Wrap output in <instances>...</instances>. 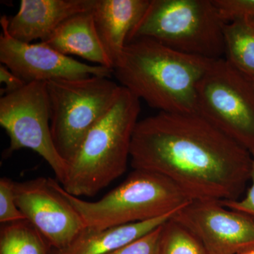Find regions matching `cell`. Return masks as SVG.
I'll list each match as a JSON object with an SVG mask.
<instances>
[{"label":"cell","instance_id":"cell-9","mask_svg":"<svg viewBox=\"0 0 254 254\" xmlns=\"http://www.w3.org/2000/svg\"><path fill=\"white\" fill-rule=\"evenodd\" d=\"M6 19V15L0 18V62L26 84L94 76L110 78L113 75L112 68L81 63L44 42L28 43L15 39L7 31Z\"/></svg>","mask_w":254,"mask_h":254},{"label":"cell","instance_id":"cell-24","mask_svg":"<svg viewBox=\"0 0 254 254\" xmlns=\"http://www.w3.org/2000/svg\"><path fill=\"white\" fill-rule=\"evenodd\" d=\"M240 254H254V249H253V250L247 251V252H244V253Z\"/></svg>","mask_w":254,"mask_h":254},{"label":"cell","instance_id":"cell-12","mask_svg":"<svg viewBox=\"0 0 254 254\" xmlns=\"http://www.w3.org/2000/svg\"><path fill=\"white\" fill-rule=\"evenodd\" d=\"M97 0H21L18 12L6 19L10 35L24 43L46 41L65 20L94 9Z\"/></svg>","mask_w":254,"mask_h":254},{"label":"cell","instance_id":"cell-14","mask_svg":"<svg viewBox=\"0 0 254 254\" xmlns=\"http://www.w3.org/2000/svg\"><path fill=\"white\" fill-rule=\"evenodd\" d=\"M62 54L73 55L113 69L95 27L93 10L73 15L65 20L46 41Z\"/></svg>","mask_w":254,"mask_h":254},{"label":"cell","instance_id":"cell-20","mask_svg":"<svg viewBox=\"0 0 254 254\" xmlns=\"http://www.w3.org/2000/svg\"><path fill=\"white\" fill-rule=\"evenodd\" d=\"M24 220L26 217L16 203L14 182L2 177L0 180V222L4 225Z\"/></svg>","mask_w":254,"mask_h":254},{"label":"cell","instance_id":"cell-8","mask_svg":"<svg viewBox=\"0 0 254 254\" xmlns=\"http://www.w3.org/2000/svg\"><path fill=\"white\" fill-rule=\"evenodd\" d=\"M0 125L9 138L6 155L23 148L46 160L63 184L68 163L55 148L50 129V108L46 82L27 83L0 98Z\"/></svg>","mask_w":254,"mask_h":254},{"label":"cell","instance_id":"cell-5","mask_svg":"<svg viewBox=\"0 0 254 254\" xmlns=\"http://www.w3.org/2000/svg\"><path fill=\"white\" fill-rule=\"evenodd\" d=\"M225 24L213 0H150L127 43L148 38L185 54L222 59Z\"/></svg>","mask_w":254,"mask_h":254},{"label":"cell","instance_id":"cell-13","mask_svg":"<svg viewBox=\"0 0 254 254\" xmlns=\"http://www.w3.org/2000/svg\"><path fill=\"white\" fill-rule=\"evenodd\" d=\"M150 0H97L95 27L106 54L115 66L130 33L141 21Z\"/></svg>","mask_w":254,"mask_h":254},{"label":"cell","instance_id":"cell-25","mask_svg":"<svg viewBox=\"0 0 254 254\" xmlns=\"http://www.w3.org/2000/svg\"></svg>","mask_w":254,"mask_h":254},{"label":"cell","instance_id":"cell-4","mask_svg":"<svg viewBox=\"0 0 254 254\" xmlns=\"http://www.w3.org/2000/svg\"><path fill=\"white\" fill-rule=\"evenodd\" d=\"M55 186L88 228H110L154 220L173 215L192 201L171 180L146 170H133L121 185L96 201L70 194L57 180Z\"/></svg>","mask_w":254,"mask_h":254},{"label":"cell","instance_id":"cell-11","mask_svg":"<svg viewBox=\"0 0 254 254\" xmlns=\"http://www.w3.org/2000/svg\"><path fill=\"white\" fill-rule=\"evenodd\" d=\"M14 193L18 208L51 250L66 247L85 228L81 217L60 193L53 179L14 182Z\"/></svg>","mask_w":254,"mask_h":254},{"label":"cell","instance_id":"cell-21","mask_svg":"<svg viewBox=\"0 0 254 254\" xmlns=\"http://www.w3.org/2000/svg\"><path fill=\"white\" fill-rule=\"evenodd\" d=\"M163 225L134 242L107 254H160V235Z\"/></svg>","mask_w":254,"mask_h":254},{"label":"cell","instance_id":"cell-23","mask_svg":"<svg viewBox=\"0 0 254 254\" xmlns=\"http://www.w3.org/2000/svg\"><path fill=\"white\" fill-rule=\"evenodd\" d=\"M0 81L5 84V88L3 90V95L17 91L26 85L22 80L20 79L16 75L11 72L9 68L1 64L0 66Z\"/></svg>","mask_w":254,"mask_h":254},{"label":"cell","instance_id":"cell-15","mask_svg":"<svg viewBox=\"0 0 254 254\" xmlns=\"http://www.w3.org/2000/svg\"><path fill=\"white\" fill-rule=\"evenodd\" d=\"M175 214L110 228L85 227L66 247L61 250H53L50 254H109L153 231L173 218Z\"/></svg>","mask_w":254,"mask_h":254},{"label":"cell","instance_id":"cell-10","mask_svg":"<svg viewBox=\"0 0 254 254\" xmlns=\"http://www.w3.org/2000/svg\"><path fill=\"white\" fill-rule=\"evenodd\" d=\"M173 219L210 254H240L254 249V218L227 208L218 200H192Z\"/></svg>","mask_w":254,"mask_h":254},{"label":"cell","instance_id":"cell-16","mask_svg":"<svg viewBox=\"0 0 254 254\" xmlns=\"http://www.w3.org/2000/svg\"><path fill=\"white\" fill-rule=\"evenodd\" d=\"M225 58L234 68L254 80V27L242 21L227 23L224 28Z\"/></svg>","mask_w":254,"mask_h":254},{"label":"cell","instance_id":"cell-17","mask_svg":"<svg viewBox=\"0 0 254 254\" xmlns=\"http://www.w3.org/2000/svg\"><path fill=\"white\" fill-rule=\"evenodd\" d=\"M47 241L27 220L4 224L0 232V254H50Z\"/></svg>","mask_w":254,"mask_h":254},{"label":"cell","instance_id":"cell-19","mask_svg":"<svg viewBox=\"0 0 254 254\" xmlns=\"http://www.w3.org/2000/svg\"><path fill=\"white\" fill-rule=\"evenodd\" d=\"M225 23L242 21L254 27V0H213Z\"/></svg>","mask_w":254,"mask_h":254},{"label":"cell","instance_id":"cell-1","mask_svg":"<svg viewBox=\"0 0 254 254\" xmlns=\"http://www.w3.org/2000/svg\"><path fill=\"white\" fill-rule=\"evenodd\" d=\"M133 170L171 180L192 200H237L250 181L252 155L198 113L159 112L132 136Z\"/></svg>","mask_w":254,"mask_h":254},{"label":"cell","instance_id":"cell-3","mask_svg":"<svg viewBox=\"0 0 254 254\" xmlns=\"http://www.w3.org/2000/svg\"><path fill=\"white\" fill-rule=\"evenodd\" d=\"M140 100L122 86L116 101L87 133L68 163L62 186L75 196L92 197L127 170Z\"/></svg>","mask_w":254,"mask_h":254},{"label":"cell","instance_id":"cell-7","mask_svg":"<svg viewBox=\"0 0 254 254\" xmlns=\"http://www.w3.org/2000/svg\"><path fill=\"white\" fill-rule=\"evenodd\" d=\"M197 113L254 153V83L225 58L213 60L197 86Z\"/></svg>","mask_w":254,"mask_h":254},{"label":"cell","instance_id":"cell-22","mask_svg":"<svg viewBox=\"0 0 254 254\" xmlns=\"http://www.w3.org/2000/svg\"><path fill=\"white\" fill-rule=\"evenodd\" d=\"M252 170H251L250 186L245 196L237 200H225L220 203L227 208L237 210L250 215L254 218V153H252Z\"/></svg>","mask_w":254,"mask_h":254},{"label":"cell","instance_id":"cell-2","mask_svg":"<svg viewBox=\"0 0 254 254\" xmlns=\"http://www.w3.org/2000/svg\"><path fill=\"white\" fill-rule=\"evenodd\" d=\"M213 60L138 38L127 43L113 75L121 86L160 112L197 113V86Z\"/></svg>","mask_w":254,"mask_h":254},{"label":"cell","instance_id":"cell-18","mask_svg":"<svg viewBox=\"0 0 254 254\" xmlns=\"http://www.w3.org/2000/svg\"><path fill=\"white\" fill-rule=\"evenodd\" d=\"M160 254H210L204 246L173 218L162 226Z\"/></svg>","mask_w":254,"mask_h":254},{"label":"cell","instance_id":"cell-6","mask_svg":"<svg viewBox=\"0 0 254 254\" xmlns=\"http://www.w3.org/2000/svg\"><path fill=\"white\" fill-rule=\"evenodd\" d=\"M121 89L110 78L101 76L47 82L52 136L68 165L87 133L112 108Z\"/></svg>","mask_w":254,"mask_h":254}]
</instances>
